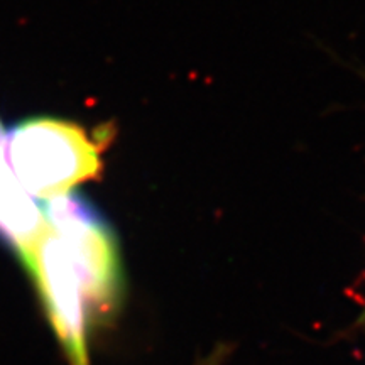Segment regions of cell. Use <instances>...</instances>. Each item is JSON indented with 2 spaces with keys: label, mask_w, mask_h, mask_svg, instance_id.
<instances>
[{
  "label": "cell",
  "mask_w": 365,
  "mask_h": 365,
  "mask_svg": "<svg viewBox=\"0 0 365 365\" xmlns=\"http://www.w3.org/2000/svg\"><path fill=\"white\" fill-rule=\"evenodd\" d=\"M48 227L66 245L83 279L93 323L115 312L120 298L122 271L115 237L95 210L71 191L46 198Z\"/></svg>",
  "instance_id": "7a4b0ae2"
},
{
  "label": "cell",
  "mask_w": 365,
  "mask_h": 365,
  "mask_svg": "<svg viewBox=\"0 0 365 365\" xmlns=\"http://www.w3.org/2000/svg\"><path fill=\"white\" fill-rule=\"evenodd\" d=\"M2 161L34 198L68 193L102 173V145L59 118H29L7 134Z\"/></svg>",
  "instance_id": "6da1fadb"
},
{
  "label": "cell",
  "mask_w": 365,
  "mask_h": 365,
  "mask_svg": "<svg viewBox=\"0 0 365 365\" xmlns=\"http://www.w3.org/2000/svg\"><path fill=\"white\" fill-rule=\"evenodd\" d=\"M46 230L48 222L43 207L22 188L6 163L0 161V235L24 261Z\"/></svg>",
  "instance_id": "277c9868"
},
{
  "label": "cell",
  "mask_w": 365,
  "mask_h": 365,
  "mask_svg": "<svg viewBox=\"0 0 365 365\" xmlns=\"http://www.w3.org/2000/svg\"><path fill=\"white\" fill-rule=\"evenodd\" d=\"M364 322H365V308H364Z\"/></svg>",
  "instance_id": "5b68a950"
},
{
  "label": "cell",
  "mask_w": 365,
  "mask_h": 365,
  "mask_svg": "<svg viewBox=\"0 0 365 365\" xmlns=\"http://www.w3.org/2000/svg\"><path fill=\"white\" fill-rule=\"evenodd\" d=\"M24 264L71 365H90L86 331L93 323L83 279L63 240L51 228L36 242Z\"/></svg>",
  "instance_id": "3957f363"
}]
</instances>
